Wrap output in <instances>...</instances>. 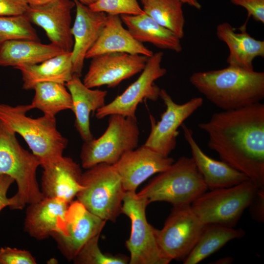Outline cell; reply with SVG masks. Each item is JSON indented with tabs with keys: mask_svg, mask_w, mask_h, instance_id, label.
Returning a JSON list of instances; mask_svg holds the SVG:
<instances>
[{
	"mask_svg": "<svg viewBox=\"0 0 264 264\" xmlns=\"http://www.w3.org/2000/svg\"><path fill=\"white\" fill-rule=\"evenodd\" d=\"M220 160L264 187V104L214 113L198 124Z\"/></svg>",
	"mask_w": 264,
	"mask_h": 264,
	"instance_id": "6da1fadb",
	"label": "cell"
},
{
	"mask_svg": "<svg viewBox=\"0 0 264 264\" xmlns=\"http://www.w3.org/2000/svg\"><path fill=\"white\" fill-rule=\"evenodd\" d=\"M189 82L209 101L223 110L259 103L264 98V72L229 66L193 73Z\"/></svg>",
	"mask_w": 264,
	"mask_h": 264,
	"instance_id": "7a4b0ae2",
	"label": "cell"
},
{
	"mask_svg": "<svg viewBox=\"0 0 264 264\" xmlns=\"http://www.w3.org/2000/svg\"><path fill=\"white\" fill-rule=\"evenodd\" d=\"M30 104L11 106L0 103V121L26 142L42 165L63 156L68 140L58 131L55 117L27 115Z\"/></svg>",
	"mask_w": 264,
	"mask_h": 264,
	"instance_id": "3957f363",
	"label": "cell"
},
{
	"mask_svg": "<svg viewBox=\"0 0 264 264\" xmlns=\"http://www.w3.org/2000/svg\"><path fill=\"white\" fill-rule=\"evenodd\" d=\"M208 190L193 158L181 156L137 194L149 204L165 201L176 206L191 204Z\"/></svg>",
	"mask_w": 264,
	"mask_h": 264,
	"instance_id": "277c9868",
	"label": "cell"
},
{
	"mask_svg": "<svg viewBox=\"0 0 264 264\" xmlns=\"http://www.w3.org/2000/svg\"><path fill=\"white\" fill-rule=\"evenodd\" d=\"M39 166V160L21 146L16 133L0 121V174L17 183L18 210L44 198L36 176Z\"/></svg>",
	"mask_w": 264,
	"mask_h": 264,
	"instance_id": "5b68a950",
	"label": "cell"
},
{
	"mask_svg": "<svg viewBox=\"0 0 264 264\" xmlns=\"http://www.w3.org/2000/svg\"><path fill=\"white\" fill-rule=\"evenodd\" d=\"M82 173V188L77 200L89 212L106 221L114 222L122 213L126 191L112 165L99 163Z\"/></svg>",
	"mask_w": 264,
	"mask_h": 264,
	"instance_id": "8992f818",
	"label": "cell"
},
{
	"mask_svg": "<svg viewBox=\"0 0 264 264\" xmlns=\"http://www.w3.org/2000/svg\"><path fill=\"white\" fill-rule=\"evenodd\" d=\"M250 179L237 185L206 191L191 206L205 224L234 227L248 208L258 188Z\"/></svg>",
	"mask_w": 264,
	"mask_h": 264,
	"instance_id": "52a82bcc",
	"label": "cell"
},
{
	"mask_svg": "<svg viewBox=\"0 0 264 264\" xmlns=\"http://www.w3.org/2000/svg\"><path fill=\"white\" fill-rule=\"evenodd\" d=\"M109 116L105 132L97 139L84 141L82 146L80 159L84 169L102 163L113 165L138 146L140 132L137 119L118 114Z\"/></svg>",
	"mask_w": 264,
	"mask_h": 264,
	"instance_id": "ba28073f",
	"label": "cell"
},
{
	"mask_svg": "<svg viewBox=\"0 0 264 264\" xmlns=\"http://www.w3.org/2000/svg\"><path fill=\"white\" fill-rule=\"evenodd\" d=\"M148 200L136 192H126L121 213L131 220V230L126 246L129 251L130 264H168L171 261L162 252L158 244L155 230L146 219Z\"/></svg>",
	"mask_w": 264,
	"mask_h": 264,
	"instance_id": "9c48e42d",
	"label": "cell"
},
{
	"mask_svg": "<svg viewBox=\"0 0 264 264\" xmlns=\"http://www.w3.org/2000/svg\"><path fill=\"white\" fill-rule=\"evenodd\" d=\"M207 224L194 212L191 204L173 206L163 227L156 229L163 254L170 260H184L192 250Z\"/></svg>",
	"mask_w": 264,
	"mask_h": 264,
	"instance_id": "30bf717a",
	"label": "cell"
},
{
	"mask_svg": "<svg viewBox=\"0 0 264 264\" xmlns=\"http://www.w3.org/2000/svg\"><path fill=\"white\" fill-rule=\"evenodd\" d=\"M163 56V53L160 51L149 57L139 77L113 101L98 109L96 117L101 119L110 115L118 114L136 119V110L139 103L144 99L157 101L160 88L154 81L167 73L161 65Z\"/></svg>",
	"mask_w": 264,
	"mask_h": 264,
	"instance_id": "8fae6325",
	"label": "cell"
},
{
	"mask_svg": "<svg viewBox=\"0 0 264 264\" xmlns=\"http://www.w3.org/2000/svg\"><path fill=\"white\" fill-rule=\"evenodd\" d=\"M159 97L165 105L166 110L157 122L153 116L150 115L151 131L143 145L167 157L176 147L177 129L203 105V101L196 97L183 104H177L164 89H160Z\"/></svg>",
	"mask_w": 264,
	"mask_h": 264,
	"instance_id": "7c38bea8",
	"label": "cell"
},
{
	"mask_svg": "<svg viewBox=\"0 0 264 264\" xmlns=\"http://www.w3.org/2000/svg\"><path fill=\"white\" fill-rule=\"evenodd\" d=\"M107 221L94 215L77 199L69 203L63 229L51 237L68 261H72L83 245L100 235Z\"/></svg>",
	"mask_w": 264,
	"mask_h": 264,
	"instance_id": "4fadbf2b",
	"label": "cell"
},
{
	"mask_svg": "<svg viewBox=\"0 0 264 264\" xmlns=\"http://www.w3.org/2000/svg\"><path fill=\"white\" fill-rule=\"evenodd\" d=\"M149 57L122 52L104 54L92 59L83 82L92 88L102 86L114 88L141 72Z\"/></svg>",
	"mask_w": 264,
	"mask_h": 264,
	"instance_id": "5bb4252c",
	"label": "cell"
},
{
	"mask_svg": "<svg viewBox=\"0 0 264 264\" xmlns=\"http://www.w3.org/2000/svg\"><path fill=\"white\" fill-rule=\"evenodd\" d=\"M75 6L74 0H53L29 6L25 15L31 23L44 29L51 44L70 53L74 44L71 12Z\"/></svg>",
	"mask_w": 264,
	"mask_h": 264,
	"instance_id": "9a60e30c",
	"label": "cell"
},
{
	"mask_svg": "<svg viewBox=\"0 0 264 264\" xmlns=\"http://www.w3.org/2000/svg\"><path fill=\"white\" fill-rule=\"evenodd\" d=\"M175 162L142 145L129 151L112 165L120 176L126 192H136L151 176L167 170Z\"/></svg>",
	"mask_w": 264,
	"mask_h": 264,
	"instance_id": "2e32d148",
	"label": "cell"
},
{
	"mask_svg": "<svg viewBox=\"0 0 264 264\" xmlns=\"http://www.w3.org/2000/svg\"><path fill=\"white\" fill-rule=\"evenodd\" d=\"M41 167L40 189L44 198H59L71 203L82 188L80 165L63 155Z\"/></svg>",
	"mask_w": 264,
	"mask_h": 264,
	"instance_id": "e0dca14e",
	"label": "cell"
},
{
	"mask_svg": "<svg viewBox=\"0 0 264 264\" xmlns=\"http://www.w3.org/2000/svg\"><path fill=\"white\" fill-rule=\"evenodd\" d=\"M74 1L76 15L71 27L74 41L71 60L73 74L81 77L86 54L99 37L107 14L93 11L78 0Z\"/></svg>",
	"mask_w": 264,
	"mask_h": 264,
	"instance_id": "ac0fdd59",
	"label": "cell"
},
{
	"mask_svg": "<svg viewBox=\"0 0 264 264\" xmlns=\"http://www.w3.org/2000/svg\"><path fill=\"white\" fill-rule=\"evenodd\" d=\"M69 204L59 198H44L29 204L25 212L24 231L38 240L59 232L64 227Z\"/></svg>",
	"mask_w": 264,
	"mask_h": 264,
	"instance_id": "d6986e66",
	"label": "cell"
},
{
	"mask_svg": "<svg viewBox=\"0 0 264 264\" xmlns=\"http://www.w3.org/2000/svg\"><path fill=\"white\" fill-rule=\"evenodd\" d=\"M181 127L184 138L190 147L192 158L208 189L231 187L250 179L223 161L214 159L205 154L195 140L192 130L184 124Z\"/></svg>",
	"mask_w": 264,
	"mask_h": 264,
	"instance_id": "ffe728a7",
	"label": "cell"
},
{
	"mask_svg": "<svg viewBox=\"0 0 264 264\" xmlns=\"http://www.w3.org/2000/svg\"><path fill=\"white\" fill-rule=\"evenodd\" d=\"M122 52L150 57L152 51L135 39L122 25L119 15L108 14L102 31L86 55V59L106 53Z\"/></svg>",
	"mask_w": 264,
	"mask_h": 264,
	"instance_id": "44dd1931",
	"label": "cell"
},
{
	"mask_svg": "<svg viewBox=\"0 0 264 264\" xmlns=\"http://www.w3.org/2000/svg\"><path fill=\"white\" fill-rule=\"evenodd\" d=\"M240 28V33L227 22L217 26L218 38L227 45L229 54L226 60L229 66L253 69V61L257 57H264V41L251 37L247 32L246 24Z\"/></svg>",
	"mask_w": 264,
	"mask_h": 264,
	"instance_id": "7402d4cb",
	"label": "cell"
},
{
	"mask_svg": "<svg viewBox=\"0 0 264 264\" xmlns=\"http://www.w3.org/2000/svg\"><path fill=\"white\" fill-rule=\"evenodd\" d=\"M80 77L73 74L65 85L71 96L75 127L83 140L87 141L93 138L90 129V114L105 105L108 92L87 87Z\"/></svg>",
	"mask_w": 264,
	"mask_h": 264,
	"instance_id": "603a6c76",
	"label": "cell"
},
{
	"mask_svg": "<svg viewBox=\"0 0 264 264\" xmlns=\"http://www.w3.org/2000/svg\"><path fill=\"white\" fill-rule=\"evenodd\" d=\"M65 53L52 44L17 40L5 42L0 46V66L33 65Z\"/></svg>",
	"mask_w": 264,
	"mask_h": 264,
	"instance_id": "cb8c5ba5",
	"label": "cell"
},
{
	"mask_svg": "<svg viewBox=\"0 0 264 264\" xmlns=\"http://www.w3.org/2000/svg\"><path fill=\"white\" fill-rule=\"evenodd\" d=\"M120 16L131 35L138 42L150 43L159 48L176 52L182 50L180 39L145 13Z\"/></svg>",
	"mask_w": 264,
	"mask_h": 264,
	"instance_id": "d4e9b609",
	"label": "cell"
},
{
	"mask_svg": "<svg viewBox=\"0 0 264 264\" xmlns=\"http://www.w3.org/2000/svg\"><path fill=\"white\" fill-rule=\"evenodd\" d=\"M19 70L23 82L22 88L33 89L38 83L46 82L66 84L73 75L71 52L64 53L33 65H23Z\"/></svg>",
	"mask_w": 264,
	"mask_h": 264,
	"instance_id": "484cf974",
	"label": "cell"
},
{
	"mask_svg": "<svg viewBox=\"0 0 264 264\" xmlns=\"http://www.w3.org/2000/svg\"><path fill=\"white\" fill-rule=\"evenodd\" d=\"M245 233L218 224H207L195 246L183 260L184 264H197L211 255L231 240L240 239Z\"/></svg>",
	"mask_w": 264,
	"mask_h": 264,
	"instance_id": "4316f807",
	"label": "cell"
},
{
	"mask_svg": "<svg viewBox=\"0 0 264 264\" xmlns=\"http://www.w3.org/2000/svg\"><path fill=\"white\" fill-rule=\"evenodd\" d=\"M35 94L30 104L44 115L55 117L63 110L72 107L71 95L65 84L46 82L37 84L34 88Z\"/></svg>",
	"mask_w": 264,
	"mask_h": 264,
	"instance_id": "83f0119b",
	"label": "cell"
},
{
	"mask_svg": "<svg viewBox=\"0 0 264 264\" xmlns=\"http://www.w3.org/2000/svg\"><path fill=\"white\" fill-rule=\"evenodd\" d=\"M144 12L179 39L184 35L185 19L179 0H141Z\"/></svg>",
	"mask_w": 264,
	"mask_h": 264,
	"instance_id": "f1b7e54d",
	"label": "cell"
},
{
	"mask_svg": "<svg viewBox=\"0 0 264 264\" xmlns=\"http://www.w3.org/2000/svg\"><path fill=\"white\" fill-rule=\"evenodd\" d=\"M17 40H40L25 14L0 16V46L5 42Z\"/></svg>",
	"mask_w": 264,
	"mask_h": 264,
	"instance_id": "f546056e",
	"label": "cell"
},
{
	"mask_svg": "<svg viewBox=\"0 0 264 264\" xmlns=\"http://www.w3.org/2000/svg\"><path fill=\"white\" fill-rule=\"evenodd\" d=\"M100 235L88 240L81 248L72 261L76 264H127L129 258L122 255L103 253L98 245Z\"/></svg>",
	"mask_w": 264,
	"mask_h": 264,
	"instance_id": "4dcf8cb0",
	"label": "cell"
},
{
	"mask_svg": "<svg viewBox=\"0 0 264 264\" xmlns=\"http://www.w3.org/2000/svg\"><path fill=\"white\" fill-rule=\"evenodd\" d=\"M88 6L93 11L110 15H136L145 13L137 0H96Z\"/></svg>",
	"mask_w": 264,
	"mask_h": 264,
	"instance_id": "1f68e13d",
	"label": "cell"
},
{
	"mask_svg": "<svg viewBox=\"0 0 264 264\" xmlns=\"http://www.w3.org/2000/svg\"><path fill=\"white\" fill-rule=\"evenodd\" d=\"M35 258L27 250L4 247L0 248V264H36Z\"/></svg>",
	"mask_w": 264,
	"mask_h": 264,
	"instance_id": "d6a6232c",
	"label": "cell"
},
{
	"mask_svg": "<svg viewBox=\"0 0 264 264\" xmlns=\"http://www.w3.org/2000/svg\"><path fill=\"white\" fill-rule=\"evenodd\" d=\"M230 1L247 10V20L251 17L256 21L264 23V0H230Z\"/></svg>",
	"mask_w": 264,
	"mask_h": 264,
	"instance_id": "836d02e7",
	"label": "cell"
},
{
	"mask_svg": "<svg viewBox=\"0 0 264 264\" xmlns=\"http://www.w3.org/2000/svg\"><path fill=\"white\" fill-rule=\"evenodd\" d=\"M14 181L12 177L0 174V212L6 206L11 209H17V198L15 195L10 198L7 197V191Z\"/></svg>",
	"mask_w": 264,
	"mask_h": 264,
	"instance_id": "e575fe53",
	"label": "cell"
},
{
	"mask_svg": "<svg viewBox=\"0 0 264 264\" xmlns=\"http://www.w3.org/2000/svg\"><path fill=\"white\" fill-rule=\"evenodd\" d=\"M29 6L25 0H0V16L25 14Z\"/></svg>",
	"mask_w": 264,
	"mask_h": 264,
	"instance_id": "d590c367",
	"label": "cell"
},
{
	"mask_svg": "<svg viewBox=\"0 0 264 264\" xmlns=\"http://www.w3.org/2000/svg\"><path fill=\"white\" fill-rule=\"evenodd\" d=\"M253 220L259 222L264 221V187H259L249 207Z\"/></svg>",
	"mask_w": 264,
	"mask_h": 264,
	"instance_id": "8d00e7d4",
	"label": "cell"
},
{
	"mask_svg": "<svg viewBox=\"0 0 264 264\" xmlns=\"http://www.w3.org/2000/svg\"><path fill=\"white\" fill-rule=\"evenodd\" d=\"M182 3H186L198 10L201 8V5L198 0H179Z\"/></svg>",
	"mask_w": 264,
	"mask_h": 264,
	"instance_id": "74e56055",
	"label": "cell"
},
{
	"mask_svg": "<svg viewBox=\"0 0 264 264\" xmlns=\"http://www.w3.org/2000/svg\"><path fill=\"white\" fill-rule=\"evenodd\" d=\"M29 6H37L42 5L53 0H25Z\"/></svg>",
	"mask_w": 264,
	"mask_h": 264,
	"instance_id": "f35d334b",
	"label": "cell"
},
{
	"mask_svg": "<svg viewBox=\"0 0 264 264\" xmlns=\"http://www.w3.org/2000/svg\"><path fill=\"white\" fill-rule=\"evenodd\" d=\"M233 261V258L231 257H227L220 259L215 262L216 264H231Z\"/></svg>",
	"mask_w": 264,
	"mask_h": 264,
	"instance_id": "ab89813d",
	"label": "cell"
},
{
	"mask_svg": "<svg viewBox=\"0 0 264 264\" xmlns=\"http://www.w3.org/2000/svg\"><path fill=\"white\" fill-rule=\"evenodd\" d=\"M83 4L89 6L94 2L96 0H77Z\"/></svg>",
	"mask_w": 264,
	"mask_h": 264,
	"instance_id": "60d3db41",
	"label": "cell"
}]
</instances>
